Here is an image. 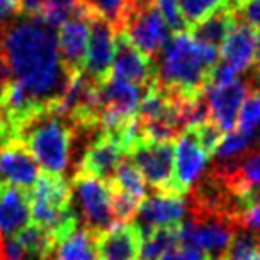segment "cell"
<instances>
[{"label":"cell","instance_id":"obj_1","mask_svg":"<svg viewBox=\"0 0 260 260\" xmlns=\"http://www.w3.org/2000/svg\"><path fill=\"white\" fill-rule=\"evenodd\" d=\"M0 68L43 109L55 107L72 79L61 62L57 34L40 18L20 16L2 25Z\"/></svg>","mask_w":260,"mask_h":260},{"label":"cell","instance_id":"obj_2","mask_svg":"<svg viewBox=\"0 0 260 260\" xmlns=\"http://www.w3.org/2000/svg\"><path fill=\"white\" fill-rule=\"evenodd\" d=\"M217 59V48L198 45L189 34L177 32L153 59L155 80L166 91L196 96L205 93Z\"/></svg>","mask_w":260,"mask_h":260},{"label":"cell","instance_id":"obj_3","mask_svg":"<svg viewBox=\"0 0 260 260\" xmlns=\"http://www.w3.org/2000/svg\"><path fill=\"white\" fill-rule=\"evenodd\" d=\"M18 141L45 170V173L62 175L70 166L73 153V126L66 118L43 109L20 128Z\"/></svg>","mask_w":260,"mask_h":260},{"label":"cell","instance_id":"obj_4","mask_svg":"<svg viewBox=\"0 0 260 260\" xmlns=\"http://www.w3.org/2000/svg\"><path fill=\"white\" fill-rule=\"evenodd\" d=\"M27 196L34 224L47 230L54 237L55 244L79 228L72 189L62 175L40 173L32 189L27 191Z\"/></svg>","mask_w":260,"mask_h":260},{"label":"cell","instance_id":"obj_5","mask_svg":"<svg viewBox=\"0 0 260 260\" xmlns=\"http://www.w3.org/2000/svg\"><path fill=\"white\" fill-rule=\"evenodd\" d=\"M70 189H72V202L75 200L77 207H79L84 228L98 235L114 226L116 221L114 214H112V189L107 182L84 173V171H75Z\"/></svg>","mask_w":260,"mask_h":260},{"label":"cell","instance_id":"obj_6","mask_svg":"<svg viewBox=\"0 0 260 260\" xmlns=\"http://www.w3.org/2000/svg\"><path fill=\"white\" fill-rule=\"evenodd\" d=\"M100 125L104 132H112L134 119L141 102V87L121 79L107 77L98 86Z\"/></svg>","mask_w":260,"mask_h":260},{"label":"cell","instance_id":"obj_7","mask_svg":"<svg viewBox=\"0 0 260 260\" xmlns=\"http://www.w3.org/2000/svg\"><path fill=\"white\" fill-rule=\"evenodd\" d=\"M126 155H130L132 164L141 173L146 184L152 185L157 192H171L175 164L173 143H155L139 139Z\"/></svg>","mask_w":260,"mask_h":260},{"label":"cell","instance_id":"obj_8","mask_svg":"<svg viewBox=\"0 0 260 260\" xmlns=\"http://www.w3.org/2000/svg\"><path fill=\"white\" fill-rule=\"evenodd\" d=\"M119 32L125 34L136 50H139L150 61H153L159 55L166 41L171 38L166 22L153 4L130 9L125 25Z\"/></svg>","mask_w":260,"mask_h":260},{"label":"cell","instance_id":"obj_9","mask_svg":"<svg viewBox=\"0 0 260 260\" xmlns=\"http://www.w3.org/2000/svg\"><path fill=\"white\" fill-rule=\"evenodd\" d=\"M249 94H253L249 77L244 80L235 79L234 82L223 86H207L205 98L209 119L221 132H232L237 123L239 111Z\"/></svg>","mask_w":260,"mask_h":260},{"label":"cell","instance_id":"obj_10","mask_svg":"<svg viewBox=\"0 0 260 260\" xmlns=\"http://www.w3.org/2000/svg\"><path fill=\"white\" fill-rule=\"evenodd\" d=\"M185 212H187L185 196L155 191L139 203L134 224L141 234L159 228H178L185 219Z\"/></svg>","mask_w":260,"mask_h":260},{"label":"cell","instance_id":"obj_11","mask_svg":"<svg viewBox=\"0 0 260 260\" xmlns=\"http://www.w3.org/2000/svg\"><path fill=\"white\" fill-rule=\"evenodd\" d=\"M207 155L198 145L194 134L185 130L177 139L175 148V175L171 180V192L178 196H185L192 189V185L203 177L207 168Z\"/></svg>","mask_w":260,"mask_h":260},{"label":"cell","instance_id":"obj_12","mask_svg":"<svg viewBox=\"0 0 260 260\" xmlns=\"http://www.w3.org/2000/svg\"><path fill=\"white\" fill-rule=\"evenodd\" d=\"M136 84L138 87H148L155 82V70L153 61L136 50L128 38L123 32L114 34V59H112L111 75Z\"/></svg>","mask_w":260,"mask_h":260},{"label":"cell","instance_id":"obj_13","mask_svg":"<svg viewBox=\"0 0 260 260\" xmlns=\"http://www.w3.org/2000/svg\"><path fill=\"white\" fill-rule=\"evenodd\" d=\"M89 40L87 54L84 62V73L102 84L111 75L112 59H114V29L100 16L89 18Z\"/></svg>","mask_w":260,"mask_h":260},{"label":"cell","instance_id":"obj_14","mask_svg":"<svg viewBox=\"0 0 260 260\" xmlns=\"http://www.w3.org/2000/svg\"><path fill=\"white\" fill-rule=\"evenodd\" d=\"M40 177V166L22 141L15 139L0 145V178L22 191L32 189Z\"/></svg>","mask_w":260,"mask_h":260},{"label":"cell","instance_id":"obj_15","mask_svg":"<svg viewBox=\"0 0 260 260\" xmlns=\"http://www.w3.org/2000/svg\"><path fill=\"white\" fill-rule=\"evenodd\" d=\"M89 20L73 15L57 29V50L68 75L84 72L89 40Z\"/></svg>","mask_w":260,"mask_h":260},{"label":"cell","instance_id":"obj_16","mask_svg":"<svg viewBox=\"0 0 260 260\" xmlns=\"http://www.w3.org/2000/svg\"><path fill=\"white\" fill-rule=\"evenodd\" d=\"M141 232L134 223L114 224L94 237L96 260H138Z\"/></svg>","mask_w":260,"mask_h":260},{"label":"cell","instance_id":"obj_17","mask_svg":"<svg viewBox=\"0 0 260 260\" xmlns=\"http://www.w3.org/2000/svg\"><path fill=\"white\" fill-rule=\"evenodd\" d=\"M125 155L123 150L109 138L107 134L102 132L86 150L82 157L77 162V171H84L87 175L100 178L104 182H111L116 168L121 162V157Z\"/></svg>","mask_w":260,"mask_h":260},{"label":"cell","instance_id":"obj_18","mask_svg":"<svg viewBox=\"0 0 260 260\" xmlns=\"http://www.w3.org/2000/svg\"><path fill=\"white\" fill-rule=\"evenodd\" d=\"M30 221V207L27 191L2 182L0 184V235L11 237Z\"/></svg>","mask_w":260,"mask_h":260},{"label":"cell","instance_id":"obj_19","mask_svg":"<svg viewBox=\"0 0 260 260\" xmlns=\"http://www.w3.org/2000/svg\"><path fill=\"white\" fill-rule=\"evenodd\" d=\"M221 55L224 64L230 66L235 73L251 68L255 61V32L251 27L235 18L234 29L221 47Z\"/></svg>","mask_w":260,"mask_h":260},{"label":"cell","instance_id":"obj_20","mask_svg":"<svg viewBox=\"0 0 260 260\" xmlns=\"http://www.w3.org/2000/svg\"><path fill=\"white\" fill-rule=\"evenodd\" d=\"M235 25V13L228 9L226 6H221L209 16L200 20L196 25L191 27V38L198 45L212 47L219 50L226 41L230 30Z\"/></svg>","mask_w":260,"mask_h":260},{"label":"cell","instance_id":"obj_21","mask_svg":"<svg viewBox=\"0 0 260 260\" xmlns=\"http://www.w3.org/2000/svg\"><path fill=\"white\" fill-rule=\"evenodd\" d=\"M94 237L87 228H77L55 246L54 260H96Z\"/></svg>","mask_w":260,"mask_h":260},{"label":"cell","instance_id":"obj_22","mask_svg":"<svg viewBox=\"0 0 260 260\" xmlns=\"http://www.w3.org/2000/svg\"><path fill=\"white\" fill-rule=\"evenodd\" d=\"M178 244V228H159L141 234L139 260H159Z\"/></svg>","mask_w":260,"mask_h":260},{"label":"cell","instance_id":"obj_23","mask_svg":"<svg viewBox=\"0 0 260 260\" xmlns=\"http://www.w3.org/2000/svg\"><path fill=\"white\" fill-rule=\"evenodd\" d=\"M114 191L123 192L126 196H132L138 202H143L146 198V182L141 177L136 166L128 160H121L119 166L116 168L111 182H109Z\"/></svg>","mask_w":260,"mask_h":260},{"label":"cell","instance_id":"obj_24","mask_svg":"<svg viewBox=\"0 0 260 260\" xmlns=\"http://www.w3.org/2000/svg\"><path fill=\"white\" fill-rule=\"evenodd\" d=\"M253 138H255V134H244L241 130H237V132L232 130L226 136H223L214 155L219 162H239L246 153H249Z\"/></svg>","mask_w":260,"mask_h":260},{"label":"cell","instance_id":"obj_25","mask_svg":"<svg viewBox=\"0 0 260 260\" xmlns=\"http://www.w3.org/2000/svg\"><path fill=\"white\" fill-rule=\"evenodd\" d=\"M100 18H104L109 25L119 32L125 25L128 15V0H84Z\"/></svg>","mask_w":260,"mask_h":260},{"label":"cell","instance_id":"obj_26","mask_svg":"<svg viewBox=\"0 0 260 260\" xmlns=\"http://www.w3.org/2000/svg\"><path fill=\"white\" fill-rule=\"evenodd\" d=\"M77 0H43L41 20L52 29H59L66 20H70L75 11Z\"/></svg>","mask_w":260,"mask_h":260},{"label":"cell","instance_id":"obj_27","mask_svg":"<svg viewBox=\"0 0 260 260\" xmlns=\"http://www.w3.org/2000/svg\"><path fill=\"white\" fill-rule=\"evenodd\" d=\"M178 2H180V11L187 29H191L200 20L224 4V0H178Z\"/></svg>","mask_w":260,"mask_h":260},{"label":"cell","instance_id":"obj_28","mask_svg":"<svg viewBox=\"0 0 260 260\" xmlns=\"http://www.w3.org/2000/svg\"><path fill=\"white\" fill-rule=\"evenodd\" d=\"M239 130L244 134H255V130L260 126V102L255 94H249L242 104L237 116Z\"/></svg>","mask_w":260,"mask_h":260},{"label":"cell","instance_id":"obj_29","mask_svg":"<svg viewBox=\"0 0 260 260\" xmlns=\"http://www.w3.org/2000/svg\"><path fill=\"white\" fill-rule=\"evenodd\" d=\"M153 6L155 9L160 13L162 20L166 22L168 27L177 32H185L187 25L184 22V16H182V11H180V2L178 0H153Z\"/></svg>","mask_w":260,"mask_h":260},{"label":"cell","instance_id":"obj_30","mask_svg":"<svg viewBox=\"0 0 260 260\" xmlns=\"http://www.w3.org/2000/svg\"><path fill=\"white\" fill-rule=\"evenodd\" d=\"M191 132L194 134L196 141H198V145L202 146V150L207 155L216 152L217 145H219L221 139H223V132H221L210 119L207 123H203V125L196 126V128H191Z\"/></svg>","mask_w":260,"mask_h":260},{"label":"cell","instance_id":"obj_31","mask_svg":"<svg viewBox=\"0 0 260 260\" xmlns=\"http://www.w3.org/2000/svg\"><path fill=\"white\" fill-rule=\"evenodd\" d=\"M235 18L239 22L246 23L248 27H251V29L260 27V0H246L244 4L237 9Z\"/></svg>","mask_w":260,"mask_h":260},{"label":"cell","instance_id":"obj_32","mask_svg":"<svg viewBox=\"0 0 260 260\" xmlns=\"http://www.w3.org/2000/svg\"><path fill=\"white\" fill-rule=\"evenodd\" d=\"M159 260H207V255L194 246L177 244L170 251L164 253Z\"/></svg>","mask_w":260,"mask_h":260},{"label":"cell","instance_id":"obj_33","mask_svg":"<svg viewBox=\"0 0 260 260\" xmlns=\"http://www.w3.org/2000/svg\"><path fill=\"white\" fill-rule=\"evenodd\" d=\"M237 224L241 230L253 232V234H255V232H260V202L251 207H248V209L239 216Z\"/></svg>","mask_w":260,"mask_h":260},{"label":"cell","instance_id":"obj_34","mask_svg":"<svg viewBox=\"0 0 260 260\" xmlns=\"http://www.w3.org/2000/svg\"><path fill=\"white\" fill-rule=\"evenodd\" d=\"M16 13L25 18H40L43 13V0H16Z\"/></svg>","mask_w":260,"mask_h":260},{"label":"cell","instance_id":"obj_35","mask_svg":"<svg viewBox=\"0 0 260 260\" xmlns=\"http://www.w3.org/2000/svg\"><path fill=\"white\" fill-rule=\"evenodd\" d=\"M255 70L260 73V30L255 34Z\"/></svg>","mask_w":260,"mask_h":260},{"label":"cell","instance_id":"obj_36","mask_svg":"<svg viewBox=\"0 0 260 260\" xmlns=\"http://www.w3.org/2000/svg\"><path fill=\"white\" fill-rule=\"evenodd\" d=\"M0 8L6 13H16V0H0Z\"/></svg>","mask_w":260,"mask_h":260},{"label":"cell","instance_id":"obj_37","mask_svg":"<svg viewBox=\"0 0 260 260\" xmlns=\"http://www.w3.org/2000/svg\"><path fill=\"white\" fill-rule=\"evenodd\" d=\"M153 0H128V11L136 8H145V6H152Z\"/></svg>","mask_w":260,"mask_h":260},{"label":"cell","instance_id":"obj_38","mask_svg":"<svg viewBox=\"0 0 260 260\" xmlns=\"http://www.w3.org/2000/svg\"><path fill=\"white\" fill-rule=\"evenodd\" d=\"M242 260H260V248L256 249V251H253L249 256H246V258H242Z\"/></svg>","mask_w":260,"mask_h":260},{"label":"cell","instance_id":"obj_39","mask_svg":"<svg viewBox=\"0 0 260 260\" xmlns=\"http://www.w3.org/2000/svg\"><path fill=\"white\" fill-rule=\"evenodd\" d=\"M6 84H8V82H6V80H2V79H0V98H2V94H4Z\"/></svg>","mask_w":260,"mask_h":260},{"label":"cell","instance_id":"obj_40","mask_svg":"<svg viewBox=\"0 0 260 260\" xmlns=\"http://www.w3.org/2000/svg\"><path fill=\"white\" fill-rule=\"evenodd\" d=\"M255 93H256V94H255V96H256V98H258V102H260V82H258V86H256Z\"/></svg>","mask_w":260,"mask_h":260},{"label":"cell","instance_id":"obj_41","mask_svg":"<svg viewBox=\"0 0 260 260\" xmlns=\"http://www.w3.org/2000/svg\"><path fill=\"white\" fill-rule=\"evenodd\" d=\"M6 15H8V13H6V11H4V9L0 8V22H2V18H4V16H6Z\"/></svg>","mask_w":260,"mask_h":260},{"label":"cell","instance_id":"obj_42","mask_svg":"<svg viewBox=\"0 0 260 260\" xmlns=\"http://www.w3.org/2000/svg\"><path fill=\"white\" fill-rule=\"evenodd\" d=\"M212 260H226V258H212Z\"/></svg>","mask_w":260,"mask_h":260},{"label":"cell","instance_id":"obj_43","mask_svg":"<svg viewBox=\"0 0 260 260\" xmlns=\"http://www.w3.org/2000/svg\"><path fill=\"white\" fill-rule=\"evenodd\" d=\"M0 242H2V235H0Z\"/></svg>","mask_w":260,"mask_h":260},{"label":"cell","instance_id":"obj_44","mask_svg":"<svg viewBox=\"0 0 260 260\" xmlns=\"http://www.w3.org/2000/svg\"><path fill=\"white\" fill-rule=\"evenodd\" d=\"M0 184H2V178H0Z\"/></svg>","mask_w":260,"mask_h":260}]
</instances>
